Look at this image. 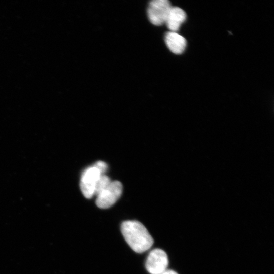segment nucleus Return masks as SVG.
I'll return each mask as SVG.
<instances>
[{
  "label": "nucleus",
  "instance_id": "1",
  "mask_svg": "<svg viewBox=\"0 0 274 274\" xmlns=\"http://www.w3.org/2000/svg\"><path fill=\"white\" fill-rule=\"evenodd\" d=\"M121 230L126 242L135 252L141 253L149 249L153 239L146 228L137 221H125L121 226Z\"/></svg>",
  "mask_w": 274,
  "mask_h": 274
},
{
  "label": "nucleus",
  "instance_id": "2",
  "mask_svg": "<svg viewBox=\"0 0 274 274\" xmlns=\"http://www.w3.org/2000/svg\"><path fill=\"white\" fill-rule=\"evenodd\" d=\"M172 7L168 0L151 1L147 9L149 21L155 25L159 26L163 24Z\"/></svg>",
  "mask_w": 274,
  "mask_h": 274
},
{
  "label": "nucleus",
  "instance_id": "3",
  "mask_svg": "<svg viewBox=\"0 0 274 274\" xmlns=\"http://www.w3.org/2000/svg\"><path fill=\"white\" fill-rule=\"evenodd\" d=\"M168 258L166 252L159 248L150 251L147 258L145 267L150 274H161L167 269Z\"/></svg>",
  "mask_w": 274,
  "mask_h": 274
},
{
  "label": "nucleus",
  "instance_id": "4",
  "mask_svg": "<svg viewBox=\"0 0 274 274\" xmlns=\"http://www.w3.org/2000/svg\"><path fill=\"white\" fill-rule=\"evenodd\" d=\"M122 185L118 181H112L109 185L96 196V204L101 209H107L113 206L120 197Z\"/></svg>",
  "mask_w": 274,
  "mask_h": 274
},
{
  "label": "nucleus",
  "instance_id": "5",
  "mask_svg": "<svg viewBox=\"0 0 274 274\" xmlns=\"http://www.w3.org/2000/svg\"><path fill=\"white\" fill-rule=\"evenodd\" d=\"M94 165L87 168L82 173L80 182L81 192L86 198L94 196L96 183L101 175Z\"/></svg>",
  "mask_w": 274,
  "mask_h": 274
},
{
  "label": "nucleus",
  "instance_id": "6",
  "mask_svg": "<svg viewBox=\"0 0 274 274\" xmlns=\"http://www.w3.org/2000/svg\"><path fill=\"white\" fill-rule=\"evenodd\" d=\"M186 14L183 9L178 7H172L165 23L170 31L177 32L186 20Z\"/></svg>",
  "mask_w": 274,
  "mask_h": 274
},
{
  "label": "nucleus",
  "instance_id": "7",
  "mask_svg": "<svg viewBox=\"0 0 274 274\" xmlns=\"http://www.w3.org/2000/svg\"><path fill=\"white\" fill-rule=\"evenodd\" d=\"M165 42L170 51L174 54L182 53L186 47L185 38L177 32L169 31L165 36Z\"/></svg>",
  "mask_w": 274,
  "mask_h": 274
},
{
  "label": "nucleus",
  "instance_id": "8",
  "mask_svg": "<svg viewBox=\"0 0 274 274\" xmlns=\"http://www.w3.org/2000/svg\"><path fill=\"white\" fill-rule=\"evenodd\" d=\"M112 181L106 175H101L97 181L94 190V195L97 196L103 191Z\"/></svg>",
  "mask_w": 274,
  "mask_h": 274
},
{
  "label": "nucleus",
  "instance_id": "9",
  "mask_svg": "<svg viewBox=\"0 0 274 274\" xmlns=\"http://www.w3.org/2000/svg\"><path fill=\"white\" fill-rule=\"evenodd\" d=\"M94 166L98 169L102 175L104 174L108 169L107 164L105 162L101 161L96 162Z\"/></svg>",
  "mask_w": 274,
  "mask_h": 274
},
{
  "label": "nucleus",
  "instance_id": "10",
  "mask_svg": "<svg viewBox=\"0 0 274 274\" xmlns=\"http://www.w3.org/2000/svg\"><path fill=\"white\" fill-rule=\"evenodd\" d=\"M161 274H178L177 272L175 271H174L173 270H168L167 269Z\"/></svg>",
  "mask_w": 274,
  "mask_h": 274
}]
</instances>
